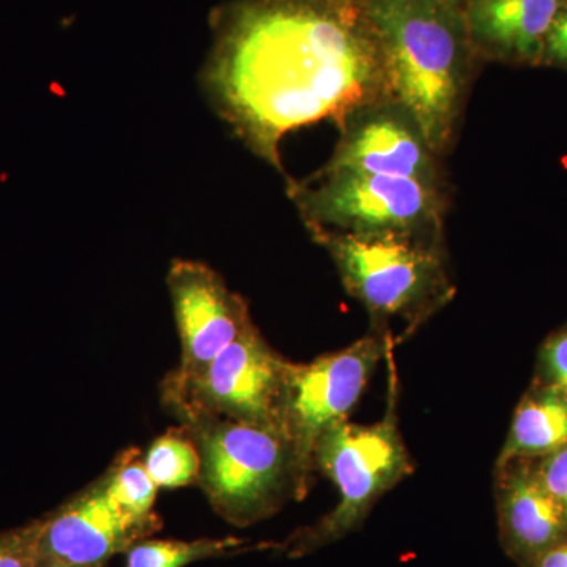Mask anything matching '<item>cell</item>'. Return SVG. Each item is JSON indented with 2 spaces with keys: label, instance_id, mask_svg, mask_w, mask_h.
Returning a JSON list of instances; mask_svg holds the SVG:
<instances>
[{
  "label": "cell",
  "instance_id": "cell-17",
  "mask_svg": "<svg viewBox=\"0 0 567 567\" xmlns=\"http://www.w3.org/2000/svg\"><path fill=\"white\" fill-rule=\"evenodd\" d=\"M104 480L118 505L128 511L132 516L142 520L156 518L153 514V505H155L158 486L140 458L126 454L122 457L121 464L111 468L110 475L104 476Z\"/></svg>",
  "mask_w": 567,
  "mask_h": 567
},
{
  "label": "cell",
  "instance_id": "cell-13",
  "mask_svg": "<svg viewBox=\"0 0 567 567\" xmlns=\"http://www.w3.org/2000/svg\"><path fill=\"white\" fill-rule=\"evenodd\" d=\"M565 0H465L462 13L477 58L540 65L551 21Z\"/></svg>",
  "mask_w": 567,
  "mask_h": 567
},
{
  "label": "cell",
  "instance_id": "cell-7",
  "mask_svg": "<svg viewBox=\"0 0 567 567\" xmlns=\"http://www.w3.org/2000/svg\"><path fill=\"white\" fill-rule=\"evenodd\" d=\"M393 346L375 331L311 363H290L284 386L279 431L290 440L309 473L315 472L317 440L331 425L349 420L377 364Z\"/></svg>",
  "mask_w": 567,
  "mask_h": 567
},
{
  "label": "cell",
  "instance_id": "cell-6",
  "mask_svg": "<svg viewBox=\"0 0 567 567\" xmlns=\"http://www.w3.org/2000/svg\"><path fill=\"white\" fill-rule=\"evenodd\" d=\"M289 196L311 233L443 237L445 185L319 171L303 182H290Z\"/></svg>",
  "mask_w": 567,
  "mask_h": 567
},
{
  "label": "cell",
  "instance_id": "cell-22",
  "mask_svg": "<svg viewBox=\"0 0 567 567\" xmlns=\"http://www.w3.org/2000/svg\"><path fill=\"white\" fill-rule=\"evenodd\" d=\"M529 567H567V539L540 555Z\"/></svg>",
  "mask_w": 567,
  "mask_h": 567
},
{
  "label": "cell",
  "instance_id": "cell-10",
  "mask_svg": "<svg viewBox=\"0 0 567 567\" xmlns=\"http://www.w3.org/2000/svg\"><path fill=\"white\" fill-rule=\"evenodd\" d=\"M167 286L182 341L181 369L171 380L188 382L254 323L244 298L205 264L175 260Z\"/></svg>",
  "mask_w": 567,
  "mask_h": 567
},
{
  "label": "cell",
  "instance_id": "cell-15",
  "mask_svg": "<svg viewBox=\"0 0 567 567\" xmlns=\"http://www.w3.org/2000/svg\"><path fill=\"white\" fill-rule=\"evenodd\" d=\"M240 539L140 540L126 551V567H185L203 559L235 554Z\"/></svg>",
  "mask_w": 567,
  "mask_h": 567
},
{
  "label": "cell",
  "instance_id": "cell-1",
  "mask_svg": "<svg viewBox=\"0 0 567 567\" xmlns=\"http://www.w3.org/2000/svg\"><path fill=\"white\" fill-rule=\"evenodd\" d=\"M218 111L254 153L281 171L286 134L342 125L393 99L364 0H244L227 13L205 74Z\"/></svg>",
  "mask_w": 567,
  "mask_h": 567
},
{
  "label": "cell",
  "instance_id": "cell-2",
  "mask_svg": "<svg viewBox=\"0 0 567 567\" xmlns=\"http://www.w3.org/2000/svg\"><path fill=\"white\" fill-rule=\"evenodd\" d=\"M385 54L395 102L442 156L453 145L473 62L461 7L450 0H364Z\"/></svg>",
  "mask_w": 567,
  "mask_h": 567
},
{
  "label": "cell",
  "instance_id": "cell-8",
  "mask_svg": "<svg viewBox=\"0 0 567 567\" xmlns=\"http://www.w3.org/2000/svg\"><path fill=\"white\" fill-rule=\"evenodd\" d=\"M289 365L252 324L196 379L169 380L167 393L185 420L224 417L279 429Z\"/></svg>",
  "mask_w": 567,
  "mask_h": 567
},
{
  "label": "cell",
  "instance_id": "cell-24",
  "mask_svg": "<svg viewBox=\"0 0 567 567\" xmlns=\"http://www.w3.org/2000/svg\"><path fill=\"white\" fill-rule=\"evenodd\" d=\"M451 3H454V6L462 7V3L465 2V0H450Z\"/></svg>",
  "mask_w": 567,
  "mask_h": 567
},
{
  "label": "cell",
  "instance_id": "cell-12",
  "mask_svg": "<svg viewBox=\"0 0 567 567\" xmlns=\"http://www.w3.org/2000/svg\"><path fill=\"white\" fill-rule=\"evenodd\" d=\"M494 492L499 543L517 567L565 543V518L540 480L537 458L495 464Z\"/></svg>",
  "mask_w": 567,
  "mask_h": 567
},
{
  "label": "cell",
  "instance_id": "cell-18",
  "mask_svg": "<svg viewBox=\"0 0 567 567\" xmlns=\"http://www.w3.org/2000/svg\"><path fill=\"white\" fill-rule=\"evenodd\" d=\"M533 379L567 395V322L544 339Z\"/></svg>",
  "mask_w": 567,
  "mask_h": 567
},
{
  "label": "cell",
  "instance_id": "cell-19",
  "mask_svg": "<svg viewBox=\"0 0 567 567\" xmlns=\"http://www.w3.org/2000/svg\"><path fill=\"white\" fill-rule=\"evenodd\" d=\"M39 525L0 535V567H39Z\"/></svg>",
  "mask_w": 567,
  "mask_h": 567
},
{
  "label": "cell",
  "instance_id": "cell-3",
  "mask_svg": "<svg viewBox=\"0 0 567 567\" xmlns=\"http://www.w3.org/2000/svg\"><path fill=\"white\" fill-rule=\"evenodd\" d=\"M338 268L347 292L371 316V330L394 347L456 295L447 271L443 237L350 235L312 230Z\"/></svg>",
  "mask_w": 567,
  "mask_h": 567
},
{
  "label": "cell",
  "instance_id": "cell-14",
  "mask_svg": "<svg viewBox=\"0 0 567 567\" xmlns=\"http://www.w3.org/2000/svg\"><path fill=\"white\" fill-rule=\"evenodd\" d=\"M567 445V395L533 379L514 410L495 464L543 458Z\"/></svg>",
  "mask_w": 567,
  "mask_h": 567
},
{
  "label": "cell",
  "instance_id": "cell-5",
  "mask_svg": "<svg viewBox=\"0 0 567 567\" xmlns=\"http://www.w3.org/2000/svg\"><path fill=\"white\" fill-rule=\"evenodd\" d=\"M315 468L338 488L339 502L282 544L290 558L315 554L357 532L375 503L415 470L398 427L394 380L385 417L374 424L346 420L331 425L317 440Z\"/></svg>",
  "mask_w": 567,
  "mask_h": 567
},
{
  "label": "cell",
  "instance_id": "cell-21",
  "mask_svg": "<svg viewBox=\"0 0 567 567\" xmlns=\"http://www.w3.org/2000/svg\"><path fill=\"white\" fill-rule=\"evenodd\" d=\"M540 65L557 66L567 71V0L563 2L548 29Z\"/></svg>",
  "mask_w": 567,
  "mask_h": 567
},
{
  "label": "cell",
  "instance_id": "cell-4",
  "mask_svg": "<svg viewBox=\"0 0 567 567\" xmlns=\"http://www.w3.org/2000/svg\"><path fill=\"white\" fill-rule=\"evenodd\" d=\"M185 421L199 442V483L213 509L235 527L275 516L308 492L311 473L279 429L224 417Z\"/></svg>",
  "mask_w": 567,
  "mask_h": 567
},
{
  "label": "cell",
  "instance_id": "cell-20",
  "mask_svg": "<svg viewBox=\"0 0 567 567\" xmlns=\"http://www.w3.org/2000/svg\"><path fill=\"white\" fill-rule=\"evenodd\" d=\"M537 470L548 494L561 511L567 528V445L543 458H537Z\"/></svg>",
  "mask_w": 567,
  "mask_h": 567
},
{
  "label": "cell",
  "instance_id": "cell-16",
  "mask_svg": "<svg viewBox=\"0 0 567 567\" xmlns=\"http://www.w3.org/2000/svg\"><path fill=\"white\" fill-rule=\"evenodd\" d=\"M144 465L158 487L189 486L200 476L199 450L181 432H169L156 439Z\"/></svg>",
  "mask_w": 567,
  "mask_h": 567
},
{
  "label": "cell",
  "instance_id": "cell-9",
  "mask_svg": "<svg viewBox=\"0 0 567 567\" xmlns=\"http://www.w3.org/2000/svg\"><path fill=\"white\" fill-rule=\"evenodd\" d=\"M341 140L323 173L386 175L443 183L440 156L423 130L394 99L354 111L341 126Z\"/></svg>",
  "mask_w": 567,
  "mask_h": 567
},
{
  "label": "cell",
  "instance_id": "cell-11",
  "mask_svg": "<svg viewBox=\"0 0 567 567\" xmlns=\"http://www.w3.org/2000/svg\"><path fill=\"white\" fill-rule=\"evenodd\" d=\"M37 525L40 563L104 567L152 533L156 518L142 520L123 509L103 477Z\"/></svg>",
  "mask_w": 567,
  "mask_h": 567
},
{
  "label": "cell",
  "instance_id": "cell-23",
  "mask_svg": "<svg viewBox=\"0 0 567 567\" xmlns=\"http://www.w3.org/2000/svg\"><path fill=\"white\" fill-rule=\"evenodd\" d=\"M39 567H78V566L65 565V563L43 561V563H40Z\"/></svg>",
  "mask_w": 567,
  "mask_h": 567
}]
</instances>
